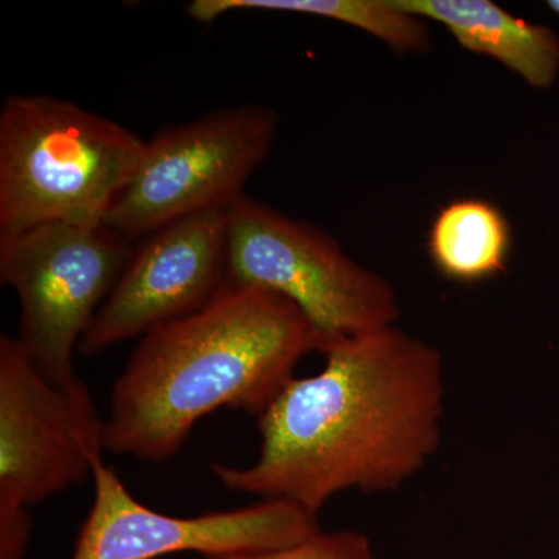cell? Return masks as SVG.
I'll list each match as a JSON object with an SVG mask.
<instances>
[{
	"mask_svg": "<svg viewBox=\"0 0 559 559\" xmlns=\"http://www.w3.org/2000/svg\"><path fill=\"white\" fill-rule=\"evenodd\" d=\"M227 285L270 290L296 305L320 353L400 319L388 278L353 260L326 231L246 197L229 209Z\"/></svg>",
	"mask_w": 559,
	"mask_h": 559,
	"instance_id": "4",
	"label": "cell"
},
{
	"mask_svg": "<svg viewBox=\"0 0 559 559\" xmlns=\"http://www.w3.org/2000/svg\"><path fill=\"white\" fill-rule=\"evenodd\" d=\"M109 227L43 224L0 240V280L20 300L17 342L33 366L62 390L84 388L73 352L132 255Z\"/></svg>",
	"mask_w": 559,
	"mask_h": 559,
	"instance_id": "6",
	"label": "cell"
},
{
	"mask_svg": "<svg viewBox=\"0 0 559 559\" xmlns=\"http://www.w3.org/2000/svg\"><path fill=\"white\" fill-rule=\"evenodd\" d=\"M227 229L229 210H213L151 234L84 333L81 355L92 358L207 307L227 285Z\"/></svg>",
	"mask_w": 559,
	"mask_h": 559,
	"instance_id": "9",
	"label": "cell"
},
{
	"mask_svg": "<svg viewBox=\"0 0 559 559\" xmlns=\"http://www.w3.org/2000/svg\"><path fill=\"white\" fill-rule=\"evenodd\" d=\"M319 341L285 297L226 285L207 307L142 337L103 419V451L171 459L212 412L259 418Z\"/></svg>",
	"mask_w": 559,
	"mask_h": 559,
	"instance_id": "2",
	"label": "cell"
},
{
	"mask_svg": "<svg viewBox=\"0 0 559 559\" xmlns=\"http://www.w3.org/2000/svg\"><path fill=\"white\" fill-rule=\"evenodd\" d=\"M103 419L86 385L62 390L33 366L16 337L0 336V559H22L28 507L92 476Z\"/></svg>",
	"mask_w": 559,
	"mask_h": 559,
	"instance_id": "5",
	"label": "cell"
},
{
	"mask_svg": "<svg viewBox=\"0 0 559 559\" xmlns=\"http://www.w3.org/2000/svg\"><path fill=\"white\" fill-rule=\"evenodd\" d=\"M92 477L94 502L72 559H156L180 551L207 558L277 550L320 532L319 514L282 499L193 518L159 513L139 502L102 455L94 460Z\"/></svg>",
	"mask_w": 559,
	"mask_h": 559,
	"instance_id": "8",
	"label": "cell"
},
{
	"mask_svg": "<svg viewBox=\"0 0 559 559\" xmlns=\"http://www.w3.org/2000/svg\"><path fill=\"white\" fill-rule=\"evenodd\" d=\"M547 9L554 11V13L559 16V0H549V2H547Z\"/></svg>",
	"mask_w": 559,
	"mask_h": 559,
	"instance_id": "14",
	"label": "cell"
},
{
	"mask_svg": "<svg viewBox=\"0 0 559 559\" xmlns=\"http://www.w3.org/2000/svg\"><path fill=\"white\" fill-rule=\"evenodd\" d=\"M277 130L275 110L260 105L227 106L160 130L146 140L105 226L131 241L176 221L229 210L270 156Z\"/></svg>",
	"mask_w": 559,
	"mask_h": 559,
	"instance_id": "7",
	"label": "cell"
},
{
	"mask_svg": "<svg viewBox=\"0 0 559 559\" xmlns=\"http://www.w3.org/2000/svg\"><path fill=\"white\" fill-rule=\"evenodd\" d=\"M401 9L439 22L463 49L485 55L546 90L559 75V38L546 25L513 16L489 0H396Z\"/></svg>",
	"mask_w": 559,
	"mask_h": 559,
	"instance_id": "10",
	"label": "cell"
},
{
	"mask_svg": "<svg viewBox=\"0 0 559 559\" xmlns=\"http://www.w3.org/2000/svg\"><path fill=\"white\" fill-rule=\"evenodd\" d=\"M205 559H378L369 538L353 530L314 533L289 547L266 551H234Z\"/></svg>",
	"mask_w": 559,
	"mask_h": 559,
	"instance_id": "13",
	"label": "cell"
},
{
	"mask_svg": "<svg viewBox=\"0 0 559 559\" xmlns=\"http://www.w3.org/2000/svg\"><path fill=\"white\" fill-rule=\"evenodd\" d=\"M429 252L441 274L454 282L495 277L506 270L509 259V223L489 202H452L433 221Z\"/></svg>",
	"mask_w": 559,
	"mask_h": 559,
	"instance_id": "12",
	"label": "cell"
},
{
	"mask_svg": "<svg viewBox=\"0 0 559 559\" xmlns=\"http://www.w3.org/2000/svg\"><path fill=\"white\" fill-rule=\"evenodd\" d=\"M145 142L53 95H9L0 110V240L43 224L105 226Z\"/></svg>",
	"mask_w": 559,
	"mask_h": 559,
	"instance_id": "3",
	"label": "cell"
},
{
	"mask_svg": "<svg viewBox=\"0 0 559 559\" xmlns=\"http://www.w3.org/2000/svg\"><path fill=\"white\" fill-rule=\"evenodd\" d=\"M322 355L318 374L294 377L257 418L255 463H213L224 487L319 514L341 492L400 488L439 451L447 399L439 349L392 325Z\"/></svg>",
	"mask_w": 559,
	"mask_h": 559,
	"instance_id": "1",
	"label": "cell"
},
{
	"mask_svg": "<svg viewBox=\"0 0 559 559\" xmlns=\"http://www.w3.org/2000/svg\"><path fill=\"white\" fill-rule=\"evenodd\" d=\"M310 14L369 33L399 53H426L432 47L428 21L401 9L396 0H193L190 20L212 24L234 11Z\"/></svg>",
	"mask_w": 559,
	"mask_h": 559,
	"instance_id": "11",
	"label": "cell"
}]
</instances>
